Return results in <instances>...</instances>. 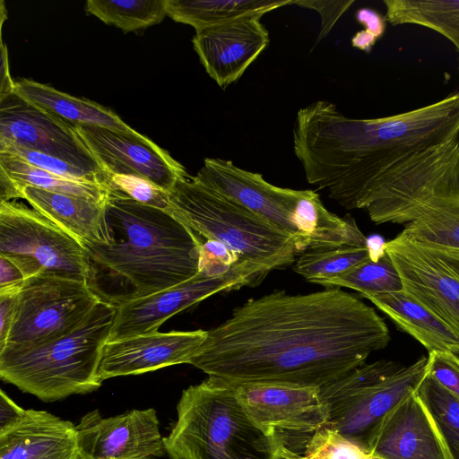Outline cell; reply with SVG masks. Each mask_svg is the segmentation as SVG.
I'll list each match as a JSON object with an SVG mask.
<instances>
[{
  "mask_svg": "<svg viewBox=\"0 0 459 459\" xmlns=\"http://www.w3.org/2000/svg\"><path fill=\"white\" fill-rule=\"evenodd\" d=\"M369 455L336 429L326 425L316 430L300 455L281 449L280 459H368Z\"/></svg>",
  "mask_w": 459,
  "mask_h": 459,
  "instance_id": "32",
  "label": "cell"
},
{
  "mask_svg": "<svg viewBox=\"0 0 459 459\" xmlns=\"http://www.w3.org/2000/svg\"><path fill=\"white\" fill-rule=\"evenodd\" d=\"M427 372L459 398V355L442 351L429 352Z\"/></svg>",
  "mask_w": 459,
  "mask_h": 459,
  "instance_id": "35",
  "label": "cell"
},
{
  "mask_svg": "<svg viewBox=\"0 0 459 459\" xmlns=\"http://www.w3.org/2000/svg\"><path fill=\"white\" fill-rule=\"evenodd\" d=\"M18 293H0V350L5 346L15 320Z\"/></svg>",
  "mask_w": 459,
  "mask_h": 459,
  "instance_id": "39",
  "label": "cell"
},
{
  "mask_svg": "<svg viewBox=\"0 0 459 459\" xmlns=\"http://www.w3.org/2000/svg\"><path fill=\"white\" fill-rule=\"evenodd\" d=\"M85 11L124 32L146 29L166 16V0H88Z\"/></svg>",
  "mask_w": 459,
  "mask_h": 459,
  "instance_id": "29",
  "label": "cell"
},
{
  "mask_svg": "<svg viewBox=\"0 0 459 459\" xmlns=\"http://www.w3.org/2000/svg\"><path fill=\"white\" fill-rule=\"evenodd\" d=\"M378 39L365 30L357 32L351 39V44L365 52H369Z\"/></svg>",
  "mask_w": 459,
  "mask_h": 459,
  "instance_id": "44",
  "label": "cell"
},
{
  "mask_svg": "<svg viewBox=\"0 0 459 459\" xmlns=\"http://www.w3.org/2000/svg\"><path fill=\"white\" fill-rule=\"evenodd\" d=\"M207 336V331L152 332L108 341L102 349L98 375L108 378L140 375L189 364Z\"/></svg>",
  "mask_w": 459,
  "mask_h": 459,
  "instance_id": "17",
  "label": "cell"
},
{
  "mask_svg": "<svg viewBox=\"0 0 459 459\" xmlns=\"http://www.w3.org/2000/svg\"><path fill=\"white\" fill-rule=\"evenodd\" d=\"M0 254L23 256L41 273L87 281V248L35 209L0 202Z\"/></svg>",
  "mask_w": 459,
  "mask_h": 459,
  "instance_id": "10",
  "label": "cell"
},
{
  "mask_svg": "<svg viewBox=\"0 0 459 459\" xmlns=\"http://www.w3.org/2000/svg\"><path fill=\"white\" fill-rule=\"evenodd\" d=\"M416 394L431 417L450 459H459V398L428 372Z\"/></svg>",
  "mask_w": 459,
  "mask_h": 459,
  "instance_id": "28",
  "label": "cell"
},
{
  "mask_svg": "<svg viewBox=\"0 0 459 459\" xmlns=\"http://www.w3.org/2000/svg\"><path fill=\"white\" fill-rule=\"evenodd\" d=\"M110 189L117 190L144 205L170 212L169 193L147 179L133 175L114 174L107 177Z\"/></svg>",
  "mask_w": 459,
  "mask_h": 459,
  "instance_id": "33",
  "label": "cell"
},
{
  "mask_svg": "<svg viewBox=\"0 0 459 459\" xmlns=\"http://www.w3.org/2000/svg\"><path fill=\"white\" fill-rule=\"evenodd\" d=\"M117 306L100 300L69 333L46 342L0 351V377L43 402L87 394L102 382L98 371Z\"/></svg>",
  "mask_w": 459,
  "mask_h": 459,
  "instance_id": "5",
  "label": "cell"
},
{
  "mask_svg": "<svg viewBox=\"0 0 459 459\" xmlns=\"http://www.w3.org/2000/svg\"><path fill=\"white\" fill-rule=\"evenodd\" d=\"M0 152L16 155L41 169L64 178L108 186L85 169L42 152L11 144L0 145Z\"/></svg>",
  "mask_w": 459,
  "mask_h": 459,
  "instance_id": "34",
  "label": "cell"
},
{
  "mask_svg": "<svg viewBox=\"0 0 459 459\" xmlns=\"http://www.w3.org/2000/svg\"><path fill=\"white\" fill-rule=\"evenodd\" d=\"M82 459H160L166 453L153 408L103 417L89 411L75 425Z\"/></svg>",
  "mask_w": 459,
  "mask_h": 459,
  "instance_id": "16",
  "label": "cell"
},
{
  "mask_svg": "<svg viewBox=\"0 0 459 459\" xmlns=\"http://www.w3.org/2000/svg\"><path fill=\"white\" fill-rule=\"evenodd\" d=\"M233 384L251 419L273 436L281 450L300 455L310 437L329 424L328 409L319 387Z\"/></svg>",
  "mask_w": 459,
  "mask_h": 459,
  "instance_id": "11",
  "label": "cell"
},
{
  "mask_svg": "<svg viewBox=\"0 0 459 459\" xmlns=\"http://www.w3.org/2000/svg\"><path fill=\"white\" fill-rule=\"evenodd\" d=\"M164 442L170 459H280L281 452L251 419L235 385L214 377L183 390Z\"/></svg>",
  "mask_w": 459,
  "mask_h": 459,
  "instance_id": "4",
  "label": "cell"
},
{
  "mask_svg": "<svg viewBox=\"0 0 459 459\" xmlns=\"http://www.w3.org/2000/svg\"><path fill=\"white\" fill-rule=\"evenodd\" d=\"M428 352L459 355V334L403 290L365 297Z\"/></svg>",
  "mask_w": 459,
  "mask_h": 459,
  "instance_id": "22",
  "label": "cell"
},
{
  "mask_svg": "<svg viewBox=\"0 0 459 459\" xmlns=\"http://www.w3.org/2000/svg\"><path fill=\"white\" fill-rule=\"evenodd\" d=\"M106 212L114 242L86 247L88 283L101 300L117 306L198 273L203 241L174 214L114 189Z\"/></svg>",
  "mask_w": 459,
  "mask_h": 459,
  "instance_id": "3",
  "label": "cell"
},
{
  "mask_svg": "<svg viewBox=\"0 0 459 459\" xmlns=\"http://www.w3.org/2000/svg\"><path fill=\"white\" fill-rule=\"evenodd\" d=\"M0 459H82L75 425L28 409L20 420L0 431Z\"/></svg>",
  "mask_w": 459,
  "mask_h": 459,
  "instance_id": "20",
  "label": "cell"
},
{
  "mask_svg": "<svg viewBox=\"0 0 459 459\" xmlns=\"http://www.w3.org/2000/svg\"><path fill=\"white\" fill-rule=\"evenodd\" d=\"M385 241L378 236H373L367 239V247L371 260L377 261L385 254Z\"/></svg>",
  "mask_w": 459,
  "mask_h": 459,
  "instance_id": "45",
  "label": "cell"
},
{
  "mask_svg": "<svg viewBox=\"0 0 459 459\" xmlns=\"http://www.w3.org/2000/svg\"><path fill=\"white\" fill-rule=\"evenodd\" d=\"M238 262V258L221 243L204 240L200 247L199 271L209 276H221Z\"/></svg>",
  "mask_w": 459,
  "mask_h": 459,
  "instance_id": "36",
  "label": "cell"
},
{
  "mask_svg": "<svg viewBox=\"0 0 459 459\" xmlns=\"http://www.w3.org/2000/svg\"><path fill=\"white\" fill-rule=\"evenodd\" d=\"M402 232L413 241L459 255V195L419 210Z\"/></svg>",
  "mask_w": 459,
  "mask_h": 459,
  "instance_id": "27",
  "label": "cell"
},
{
  "mask_svg": "<svg viewBox=\"0 0 459 459\" xmlns=\"http://www.w3.org/2000/svg\"><path fill=\"white\" fill-rule=\"evenodd\" d=\"M459 138V91L385 117L351 118L328 100L299 109L293 150L307 181L347 210L403 160Z\"/></svg>",
  "mask_w": 459,
  "mask_h": 459,
  "instance_id": "2",
  "label": "cell"
},
{
  "mask_svg": "<svg viewBox=\"0 0 459 459\" xmlns=\"http://www.w3.org/2000/svg\"><path fill=\"white\" fill-rule=\"evenodd\" d=\"M15 82L10 74L7 46L1 41L0 100L14 93Z\"/></svg>",
  "mask_w": 459,
  "mask_h": 459,
  "instance_id": "42",
  "label": "cell"
},
{
  "mask_svg": "<svg viewBox=\"0 0 459 459\" xmlns=\"http://www.w3.org/2000/svg\"><path fill=\"white\" fill-rule=\"evenodd\" d=\"M101 299L87 281L40 273L18 293L15 320L4 349L38 345L80 325Z\"/></svg>",
  "mask_w": 459,
  "mask_h": 459,
  "instance_id": "9",
  "label": "cell"
},
{
  "mask_svg": "<svg viewBox=\"0 0 459 459\" xmlns=\"http://www.w3.org/2000/svg\"><path fill=\"white\" fill-rule=\"evenodd\" d=\"M193 178L290 235L299 253L340 247L351 238L349 218L328 211L313 190L273 186L261 174L221 158H205Z\"/></svg>",
  "mask_w": 459,
  "mask_h": 459,
  "instance_id": "6",
  "label": "cell"
},
{
  "mask_svg": "<svg viewBox=\"0 0 459 459\" xmlns=\"http://www.w3.org/2000/svg\"><path fill=\"white\" fill-rule=\"evenodd\" d=\"M0 169L13 179L22 194L23 187L33 186L83 197L105 204L111 190L107 185L74 180L53 174L16 155L5 152H0Z\"/></svg>",
  "mask_w": 459,
  "mask_h": 459,
  "instance_id": "26",
  "label": "cell"
},
{
  "mask_svg": "<svg viewBox=\"0 0 459 459\" xmlns=\"http://www.w3.org/2000/svg\"><path fill=\"white\" fill-rule=\"evenodd\" d=\"M27 280L19 266L0 254V293L19 292Z\"/></svg>",
  "mask_w": 459,
  "mask_h": 459,
  "instance_id": "38",
  "label": "cell"
},
{
  "mask_svg": "<svg viewBox=\"0 0 459 459\" xmlns=\"http://www.w3.org/2000/svg\"><path fill=\"white\" fill-rule=\"evenodd\" d=\"M22 199V194L13 179L0 169V202Z\"/></svg>",
  "mask_w": 459,
  "mask_h": 459,
  "instance_id": "43",
  "label": "cell"
},
{
  "mask_svg": "<svg viewBox=\"0 0 459 459\" xmlns=\"http://www.w3.org/2000/svg\"><path fill=\"white\" fill-rule=\"evenodd\" d=\"M22 199L85 247L111 245L114 233L108 221L106 204L33 186L22 189Z\"/></svg>",
  "mask_w": 459,
  "mask_h": 459,
  "instance_id": "21",
  "label": "cell"
},
{
  "mask_svg": "<svg viewBox=\"0 0 459 459\" xmlns=\"http://www.w3.org/2000/svg\"><path fill=\"white\" fill-rule=\"evenodd\" d=\"M169 195L172 214L199 237L223 244L260 281L296 261L290 235L192 176L179 179Z\"/></svg>",
  "mask_w": 459,
  "mask_h": 459,
  "instance_id": "7",
  "label": "cell"
},
{
  "mask_svg": "<svg viewBox=\"0 0 459 459\" xmlns=\"http://www.w3.org/2000/svg\"><path fill=\"white\" fill-rule=\"evenodd\" d=\"M5 144L61 159L108 184L104 171L71 123L27 102L15 92L0 100V145Z\"/></svg>",
  "mask_w": 459,
  "mask_h": 459,
  "instance_id": "14",
  "label": "cell"
},
{
  "mask_svg": "<svg viewBox=\"0 0 459 459\" xmlns=\"http://www.w3.org/2000/svg\"><path fill=\"white\" fill-rule=\"evenodd\" d=\"M368 459H383V458H380V457H377V456H373V455H369Z\"/></svg>",
  "mask_w": 459,
  "mask_h": 459,
  "instance_id": "46",
  "label": "cell"
},
{
  "mask_svg": "<svg viewBox=\"0 0 459 459\" xmlns=\"http://www.w3.org/2000/svg\"><path fill=\"white\" fill-rule=\"evenodd\" d=\"M369 259L367 247L343 246L309 249L302 252L295 261L294 271L307 281L320 284Z\"/></svg>",
  "mask_w": 459,
  "mask_h": 459,
  "instance_id": "30",
  "label": "cell"
},
{
  "mask_svg": "<svg viewBox=\"0 0 459 459\" xmlns=\"http://www.w3.org/2000/svg\"><path fill=\"white\" fill-rule=\"evenodd\" d=\"M376 310L341 288L307 294L275 290L236 307L189 361L235 384L321 387L387 346Z\"/></svg>",
  "mask_w": 459,
  "mask_h": 459,
  "instance_id": "1",
  "label": "cell"
},
{
  "mask_svg": "<svg viewBox=\"0 0 459 459\" xmlns=\"http://www.w3.org/2000/svg\"><path fill=\"white\" fill-rule=\"evenodd\" d=\"M391 25L415 24L448 39L459 51V0H384Z\"/></svg>",
  "mask_w": 459,
  "mask_h": 459,
  "instance_id": "25",
  "label": "cell"
},
{
  "mask_svg": "<svg viewBox=\"0 0 459 459\" xmlns=\"http://www.w3.org/2000/svg\"><path fill=\"white\" fill-rule=\"evenodd\" d=\"M14 92L27 102L67 122L138 134L108 108L89 100L74 97L47 84L23 78L15 82Z\"/></svg>",
  "mask_w": 459,
  "mask_h": 459,
  "instance_id": "23",
  "label": "cell"
},
{
  "mask_svg": "<svg viewBox=\"0 0 459 459\" xmlns=\"http://www.w3.org/2000/svg\"><path fill=\"white\" fill-rule=\"evenodd\" d=\"M26 409L20 407L3 390L0 391V431L15 424Z\"/></svg>",
  "mask_w": 459,
  "mask_h": 459,
  "instance_id": "41",
  "label": "cell"
},
{
  "mask_svg": "<svg viewBox=\"0 0 459 459\" xmlns=\"http://www.w3.org/2000/svg\"><path fill=\"white\" fill-rule=\"evenodd\" d=\"M354 0L348 1H296L294 4H298L306 8L316 10L319 13L322 22L321 30L318 34L317 40L325 38L332 30L338 19L345 13Z\"/></svg>",
  "mask_w": 459,
  "mask_h": 459,
  "instance_id": "37",
  "label": "cell"
},
{
  "mask_svg": "<svg viewBox=\"0 0 459 459\" xmlns=\"http://www.w3.org/2000/svg\"><path fill=\"white\" fill-rule=\"evenodd\" d=\"M319 285L349 288L359 291L364 298L403 290L400 274L386 253L377 261L369 259Z\"/></svg>",
  "mask_w": 459,
  "mask_h": 459,
  "instance_id": "31",
  "label": "cell"
},
{
  "mask_svg": "<svg viewBox=\"0 0 459 459\" xmlns=\"http://www.w3.org/2000/svg\"><path fill=\"white\" fill-rule=\"evenodd\" d=\"M403 290L459 334V255L426 246L403 232L385 241Z\"/></svg>",
  "mask_w": 459,
  "mask_h": 459,
  "instance_id": "12",
  "label": "cell"
},
{
  "mask_svg": "<svg viewBox=\"0 0 459 459\" xmlns=\"http://www.w3.org/2000/svg\"><path fill=\"white\" fill-rule=\"evenodd\" d=\"M356 20L365 27V30L377 39L385 33L386 19L378 12L370 8H360L356 13Z\"/></svg>",
  "mask_w": 459,
  "mask_h": 459,
  "instance_id": "40",
  "label": "cell"
},
{
  "mask_svg": "<svg viewBox=\"0 0 459 459\" xmlns=\"http://www.w3.org/2000/svg\"><path fill=\"white\" fill-rule=\"evenodd\" d=\"M295 0H166L167 15L195 30L265 13Z\"/></svg>",
  "mask_w": 459,
  "mask_h": 459,
  "instance_id": "24",
  "label": "cell"
},
{
  "mask_svg": "<svg viewBox=\"0 0 459 459\" xmlns=\"http://www.w3.org/2000/svg\"><path fill=\"white\" fill-rule=\"evenodd\" d=\"M70 123V122H69ZM106 177L133 175L169 193L175 184L189 178L185 167L151 139L102 126L71 123Z\"/></svg>",
  "mask_w": 459,
  "mask_h": 459,
  "instance_id": "15",
  "label": "cell"
},
{
  "mask_svg": "<svg viewBox=\"0 0 459 459\" xmlns=\"http://www.w3.org/2000/svg\"><path fill=\"white\" fill-rule=\"evenodd\" d=\"M260 281L249 266L238 262L221 276H209L198 272L191 279L175 286L117 305L108 341L157 332L172 316L213 294Z\"/></svg>",
  "mask_w": 459,
  "mask_h": 459,
  "instance_id": "13",
  "label": "cell"
},
{
  "mask_svg": "<svg viewBox=\"0 0 459 459\" xmlns=\"http://www.w3.org/2000/svg\"><path fill=\"white\" fill-rule=\"evenodd\" d=\"M261 17L241 18L195 30V51L222 89L237 82L270 42Z\"/></svg>",
  "mask_w": 459,
  "mask_h": 459,
  "instance_id": "18",
  "label": "cell"
},
{
  "mask_svg": "<svg viewBox=\"0 0 459 459\" xmlns=\"http://www.w3.org/2000/svg\"><path fill=\"white\" fill-rule=\"evenodd\" d=\"M368 453L383 459H450L416 390L385 417Z\"/></svg>",
  "mask_w": 459,
  "mask_h": 459,
  "instance_id": "19",
  "label": "cell"
},
{
  "mask_svg": "<svg viewBox=\"0 0 459 459\" xmlns=\"http://www.w3.org/2000/svg\"><path fill=\"white\" fill-rule=\"evenodd\" d=\"M427 362L428 357H421L408 366L386 359L364 363L322 385L328 425L368 453L385 417L417 389Z\"/></svg>",
  "mask_w": 459,
  "mask_h": 459,
  "instance_id": "8",
  "label": "cell"
}]
</instances>
